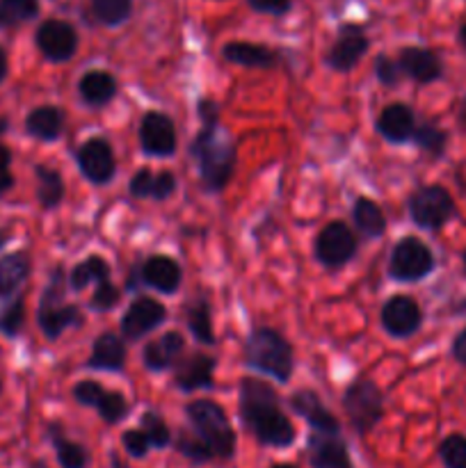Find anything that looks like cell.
<instances>
[{"instance_id": "6da1fadb", "label": "cell", "mask_w": 466, "mask_h": 468, "mask_svg": "<svg viewBox=\"0 0 466 468\" xmlns=\"http://www.w3.org/2000/svg\"><path fill=\"white\" fill-rule=\"evenodd\" d=\"M240 416L245 428L263 446L286 448L295 441V428L283 414L277 391L260 379H242Z\"/></svg>"}, {"instance_id": "7a4b0ae2", "label": "cell", "mask_w": 466, "mask_h": 468, "mask_svg": "<svg viewBox=\"0 0 466 468\" xmlns=\"http://www.w3.org/2000/svg\"><path fill=\"white\" fill-rule=\"evenodd\" d=\"M192 155L199 165L201 181L208 190H222L233 174L236 146L219 128H204L192 142Z\"/></svg>"}, {"instance_id": "3957f363", "label": "cell", "mask_w": 466, "mask_h": 468, "mask_svg": "<svg viewBox=\"0 0 466 468\" xmlns=\"http://www.w3.org/2000/svg\"><path fill=\"white\" fill-rule=\"evenodd\" d=\"M245 361L247 366L270 375L277 382H288L292 375V347L274 329L259 327L249 334L245 346Z\"/></svg>"}, {"instance_id": "277c9868", "label": "cell", "mask_w": 466, "mask_h": 468, "mask_svg": "<svg viewBox=\"0 0 466 468\" xmlns=\"http://www.w3.org/2000/svg\"><path fill=\"white\" fill-rule=\"evenodd\" d=\"M187 419H190L195 434L210 448L213 457L228 460L236 452V434L228 425L227 414L213 400H195L187 405Z\"/></svg>"}, {"instance_id": "5b68a950", "label": "cell", "mask_w": 466, "mask_h": 468, "mask_svg": "<svg viewBox=\"0 0 466 468\" xmlns=\"http://www.w3.org/2000/svg\"><path fill=\"white\" fill-rule=\"evenodd\" d=\"M62 297H64V274L62 270H55L53 279H50L44 297H41L39 315H37L41 332H44V336L50 338V341L62 336L69 327H80L82 324V315L80 311H78V306L67 304Z\"/></svg>"}, {"instance_id": "8992f818", "label": "cell", "mask_w": 466, "mask_h": 468, "mask_svg": "<svg viewBox=\"0 0 466 468\" xmlns=\"http://www.w3.org/2000/svg\"><path fill=\"white\" fill-rule=\"evenodd\" d=\"M343 407L352 428L359 434H368L384 414L382 391L370 379H356L343 396Z\"/></svg>"}, {"instance_id": "52a82bcc", "label": "cell", "mask_w": 466, "mask_h": 468, "mask_svg": "<svg viewBox=\"0 0 466 468\" xmlns=\"http://www.w3.org/2000/svg\"><path fill=\"white\" fill-rule=\"evenodd\" d=\"M455 213L450 195L439 186L420 187L409 199V215L420 229H441Z\"/></svg>"}, {"instance_id": "ba28073f", "label": "cell", "mask_w": 466, "mask_h": 468, "mask_svg": "<svg viewBox=\"0 0 466 468\" xmlns=\"http://www.w3.org/2000/svg\"><path fill=\"white\" fill-rule=\"evenodd\" d=\"M434 268V256L418 238H405L391 254V274L397 282H418Z\"/></svg>"}, {"instance_id": "9c48e42d", "label": "cell", "mask_w": 466, "mask_h": 468, "mask_svg": "<svg viewBox=\"0 0 466 468\" xmlns=\"http://www.w3.org/2000/svg\"><path fill=\"white\" fill-rule=\"evenodd\" d=\"M356 240L343 222H332L320 231L315 240V254L324 268H341L355 256Z\"/></svg>"}, {"instance_id": "30bf717a", "label": "cell", "mask_w": 466, "mask_h": 468, "mask_svg": "<svg viewBox=\"0 0 466 468\" xmlns=\"http://www.w3.org/2000/svg\"><path fill=\"white\" fill-rule=\"evenodd\" d=\"M78 167L87 181L103 186L114 176L112 146L103 137H91L78 151Z\"/></svg>"}, {"instance_id": "8fae6325", "label": "cell", "mask_w": 466, "mask_h": 468, "mask_svg": "<svg viewBox=\"0 0 466 468\" xmlns=\"http://www.w3.org/2000/svg\"><path fill=\"white\" fill-rule=\"evenodd\" d=\"M37 46L50 62H67L78 48V35L67 21H46L37 30Z\"/></svg>"}, {"instance_id": "7c38bea8", "label": "cell", "mask_w": 466, "mask_h": 468, "mask_svg": "<svg viewBox=\"0 0 466 468\" xmlns=\"http://www.w3.org/2000/svg\"><path fill=\"white\" fill-rule=\"evenodd\" d=\"M140 144L149 155H172L176 151V128L163 112H146L140 123Z\"/></svg>"}, {"instance_id": "4fadbf2b", "label": "cell", "mask_w": 466, "mask_h": 468, "mask_svg": "<svg viewBox=\"0 0 466 468\" xmlns=\"http://www.w3.org/2000/svg\"><path fill=\"white\" fill-rule=\"evenodd\" d=\"M167 318V309L160 302L151 300V297H140L128 306L126 315L122 318V334L128 341H140L149 332L164 323Z\"/></svg>"}, {"instance_id": "5bb4252c", "label": "cell", "mask_w": 466, "mask_h": 468, "mask_svg": "<svg viewBox=\"0 0 466 468\" xmlns=\"http://www.w3.org/2000/svg\"><path fill=\"white\" fill-rule=\"evenodd\" d=\"M420 320H423V315H420L418 304L411 297H391L382 309V327L396 338H407L418 332Z\"/></svg>"}, {"instance_id": "9a60e30c", "label": "cell", "mask_w": 466, "mask_h": 468, "mask_svg": "<svg viewBox=\"0 0 466 468\" xmlns=\"http://www.w3.org/2000/svg\"><path fill=\"white\" fill-rule=\"evenodd\" d=\"M368 50V39H365L364 30L356 26H345L338 35L336 44L327 53L324 62L336 71H350L356 67L364 53Z\"/></svg>"}, {"instance_id": "2e32d148", "label": "cell", "mask_w": 466, "mask_h": 468, "mask_svg": "<svg viewBox=\"0 0 466 468\" xmlns=\"http://www.w3.org/2000/svg\"><path fill=\"white\" fill-rule=\"evenodd\" d=\"M309 462L313 468H352V457L338 434H318L309 439Z\"/></svg>"}, {"instance_id": "e0dca14e", "label": "cell", "mask_w": 466, "mask_h": 468, "mask_svg": "<svg viewBox=\"0 0 466 468\" xmlns=\"http://www.w3.org/2000/svg\"><path fill=\"white\" fill-rule=\"evenodd\" d=\"M291 407L297 416L309 420L311 428L318 434H338L341 425H338L336 416L320 402V398L313 391H297L291 398Z\"/></svg>"}, {"instance_id": "ac0fdd59", "label": "cell", "mask_w": 466, "mask_h": 468, "mask_svg": "<svg viewBox=\"0 0 466 468\" xmlns=\"http://www.w3.org/2000/svg\"><path fill=\"white\" fill-rule=\"evenodd\" d=\"M377 131L382 133L384 140L402 144V142H407L409 137H414V112H411L405 103H391L388 108L382 110V114H379Z\"/></svg>"}, {"instance_id": "d6986e66", "label": "cell", "mask_w": 466, "mask_h": 468, "mask_svg": "<svg viewBox=\"0 0 466 468\" xmlns=\"http://www.w3.org/2000/svg\"><path fill=\"white\" fill-rule=\"evenodd\" d=\"M215 359L206 355H190L187 359L178 361L176 387L181 391H196V388L213 387Z\"/></svg>"}, {"instance_id": "ffe728a7", "label": "cell", "mask_w": 466, "mask_h": 468, "mask_svg": "<svg viewBox=\"0 0 466 468\" xmlns=\"http://www.w3.org/2000/svg\"><path fill=\"white\" fill-rule=\"evenodd\" d=\"M140 279L146 286L172 295V292L181 286V268L176 265V261L167 259V256H151V259L142 265Z\"/></svg>"}, {"instance_id": "44dd1931", "label": "cell", "mask_w": 466, "mask_h": 468, "mask_svg": "<svg viewBox=\"0 0 466 468\" xmlns=\"http://www.w3.org/2000/svg\"><path fill=\"white\" fill-rule=\"evenodd\" d=\"M126 364V346L117 334H101L94 341V350H91L87 366L94 370H122Z\"/></svg>"}, {"instance_id": "7402d4cb", "label": "cell", "mask_w": 466, "mask_h": 468, "mask_svg": "<svg viewBox=\"0 0 466 468\" xmlns=\"http://www.w3.org/2000/svg\"><path fill=\"white\" fill-rule=\"evenodd\" d=\"M183 352V336L176 332H167L160 338L151 341L144 347V366L149 370H167L169 366H174V361L178 359V355Z\"/></svg>"}, {"instance_id": "603a6c76", "label": "cell", "mask_w": 466, "mask_h": 468, "mask_svg": "<svg viewBox=\"0 0 466 468\" xmlns=\"http://www.w3.org/2000/svg\"><path fill=\"white\" fill-rule=\"evenodd\" d=\"M400 69L418 82H432L441 76V62L432 50L405 48L400 53Z\"/></svg>"}, {"instance_id": "cb8c5ba5", "label": "cell", "mask_w": 466, "mask_h": 468, "mask_svg": "<svg viewBox=\"0 0 466 468\" xmlns=\"http://www.w3.org/2000/svg\"><path fill=\"white\" fill-rule=\"evenodd\" d=\"M26 128L32 137L44 142L58 140L64 128V114L55 105H41L35 108L26 119Z\"/></svg>"}, {"instance_id": "d4e9b609", "label": "cell", "mask_w": 466, "mask_h": 468, "mask_svg": "<svg viewBox=\"0 0 466 468\" xmlns=\"http://www.w3.org/2000/svg\"><path fill=\"white\" fill-rule=\"evenodd\" d=\"M78 90H80L82 101L87 105L101 108V105L110 103L114 99V94H117V80L108 71H87L80 78Z\"/></svg>"}, {"instance_id": "484cf974", "label": "cell", "mask_w": 466, "mask_h": 468, "mask_svg": "<svg viewBox=\"0 0 466 468\" xmlns=\"http://www.w3.org/2000/svg\"><path fill=\"white\" fill-rule=\"evenodd\" d=\"M30 274V256L26 251H16L0 259V297H9L18 291Z\"/></svg>"}, {"instance_id": "4316f807", "label": "cell", "mask_w": 466, "mask_h": 468, "mask_svg": "<svg viewBox=\"0 0 466 468\" xmlns=\"http://www.w3.org/2000/svg\"><path fill=\"white\" fill-rule=\"evenodd\" d=\"M224 58H227L228 62L254 69H270L274 64L272 50L263 48V46L259 44H245V41H236V44L224 46Z\"/></svg>"}, {"instance_id": "83f0119b", "label": "cell", "mask_w": 466, "mask_h": 468, "mask_svg": "<svg viewBox=\"0 0 466 468\" xmlns=\"http://www.w3.org/2000/svg\"><path fill=\"white\" fill-rule=\"evenodd\" d=\"M352 215H355L356 229L361 231V236L368 238V240H375V238L384 236V231H387V219H384L382 208L375 201L365 199V197L356 199Z\"/></svg>"}, {"instance_id": "f1b7e54d", "label": "cell", "mask_w": 466, "mask_h": 468, "mask_svg": "<svg viewBox=\"0 0 466 468\" xmlns=\"http://www.w3.org/2000/svg\"><path fill=\"white\" fill-rule=\"evenodd\" d=\"M50 441H53L55 455H58L62 468H87V464H90V452L80 443L64 437L59 425H50Z\"/></svg>"}, {"instance_id": "f546056e", "label": "cell", "mask_w": 466, "mask_h": 468, "mask_svg": "<svg viewBox=\"0 0 466 468\" xmlns=\"http://www.w3.org/2000/svg\"><path fill=\"white\" fill-rule=\"evenodd\" d=\"M110 279V265L105 263L101 256H90L87 261L78 263L76 268L71 270L69 274V286L71 291L80 292L82 288H87L90 283H101V282H108Z\"/></svg>"}, {"instance_id": "4dcf8cb0", "label": "cell", "mask_w": 466, "mask_h": 468, "mask_svg": "<svg viewBox=\"0 0 466 468\" xmlns=\"http://www.w3.org/2000/svg\"><path fill=\"white\" fill-rule=\"evenodd\" d=\"M35 174H37V197H39V204L44 206V208H55L64 197L62 176H59L55 169L44 167V165H39V167L35 169Z\"/></svg>"}, {"instance_id": "1f68e13d", "label": "cell", "mask_w": 466, "mask_h": 468, "mask_svg": "<svg viewBox=\"0 0 466 468\" xmlns=\"http://www.w3.org/2000/svg\"><path fill=\"white\" fill-rule=\"evenodd\" d=\"M187 327H190L192 336L199 343H206V346L215 343L213 327H210V311L204 300L190 304V309H187Z\"/></svg>"}, {"instance_id": "d6a6232c", "label": "cell", "mask_w": 466, "mask_h": 468, "mask_svg": "<svg viewBox=\"0 0 466 468\" xmlns=\"http://www.w3.org/2000/svg\"><path fill=\"white\" fill-rule=\"evenodd\" d=\"M132 0H91L96 18L105 26H119L131 14Z\"/></svg>"}, {"instance_id": "836d02e7", "label": "cell", "mask_w": 466, "mask_h": 468, "mask_svg": "<svg viewBox=\"0 0 466 468\" xmlns=\"http://www.w3.org/2000/svg\"><path fill=\"white\" fill-rule=\"evenodd\" d=\"M37 14V0H0V26H16Z\"/></svg>"}, {"instance_id": "e575fe53", "label": "cell", "mask_w": 466, "mask_h": 468, "mask_svg": "<svg viewBox=\"0 0 466 468\" xmlns=\"http://www.w3.org/2000/svg\"><path fill=\"white\" fill-rule=\"evenodd\" d=\"M439 455L446 468H466V437L450 434L439 446Z\"/></svg>"}, {"instance_id": "d590c367", "label": "cell", "mask_w": 466, "mask_h": 468, "mask_svg": "<svg viewBox=\"0 0 466 468\" xmlns=\"http://www.w3.org/2000/svg\"><path fill=\"white\" fill-rule=\"evenodd\" d=\"M140 430L146 434L151 448H167L169 441H172V434H169L167 423H164L158 414H154V411H146V414L142 416Z\"/></svg>"}, {"instance_id": "8d00e7d4", "label": "cell", "mask_w": 466, "mask_h": 468, "mask_svg": "<svg viewBox=\"0 0 466 468\" xmlns=\"http://www.w3.org/2000/svg\"><path fill=\"white\" fill-rule=\"evenodd\" d=\"M96 411H99V416L105 420V423L114 425L128 414V402L122 393L105 391L103 398H101V402L96 405Z\"/></svg>"}, {"instance_id": "74e56055", "label": "cell", "mask_w": 466, "mask_h": 468, "mask_svg": "<svg viewBox=\"0 0 466 468\" xmlns=\"http://www.w3.org/2000/svg\"><path fill=\"white\" fill-rule=\"evenodd\" d=\"M414 140L420 149H425L432 155H439L443 151V146H446V133L439 131L434 123H423V126H418L414 131Z\"/></svg>"}, {"instance_id": "f35d334b", "label": "cell", "mask_w": 466, "mask_h": 468, "mask_svg": "<svg viewBox=\"0 0 466 468\" xmlns=\"http://www.w3.org/2000/svg\"><path fill=\"white\" fill-rule=\"evenodd\" d=\"M178 452H181L183 457H187L190 462H195V464H204V462L213 460V452H210V448L206 446L204 441H201L199 437H187V434H183L181 439H178Z\"/></svg>"}, {"instance_id": "ab89813d", "label": "cell", "mask_w": 466, "mask_h": 468, "mask_svg": "<svg viewBox=\"0 0 466 468\" xmlns=\"http://www.w3.org/2000/svg\"><path fill=\"white\" fill-rule=\"evenodd\" d=\"M23 320H26V309H23V300L18 297V300L14 302L12 306H7V309L3 311V315H0V332H3L5 336H16L23 327Z\"/></svg>"}, {"instance_id": "60d3db41", "label": "cell", "mask_w": 466, "mask_h": 468, "mask_svg": "<svg viewBox=\"0 0 466 468\" xmlns=\"http://www.w3.org/2000/svg\"><path fill=\"white\" fill-rule=\"evenodd\" d=\"M122 443L123 448H126L128 455L135 457V460H142V457L149 455L151 451L149 439H146V434L142 432V430H126V432L122 434Z\"/></svg>"}, {"instance_id": "b9f144b4", "label": "cell", "mask_w": 466, "mask_h": 468, "mask_svg": "<svg viewBox=\"0 0 466 468\" xmlns=\"http://www.w3.org/2000/svg\"><path fill=\"white\" fill-rule=\"evenodd\" d=\"M119 302V291L112 282H101L96 283V291L91 295V309L94 311H108L112 309L114 304Z\"/></svg>"}, {"instance_id": "7bdbcfd3", "label": "cell", "mask_w": 466, "mask_h": 468, "mask_svg": "<svg viewBox=\"0 0 466 468\" xmlns=\"http://www.w3.org/2000/svg\"><path fill=\"white\" fill-rule=\"evenodd\" d=\"M105 388L101 387V384L91 382V379H85V382H78L76 388H73V398H76L80 405L85 407H94L101 402V398H103Z\"/></svg>"}, {"instance_id": "ee69618b", "label": "cell", "mask_w": 466, "mask_h": 468, "mask_svg": "<svg viewBox=\"0 0 466 468\" xmlns=\"http://www.w3.org/2000/svg\"><path fill=\"white\" fill-rule=\"evenodd\" d=\"M174 190H176V178H174L172 172H160L151 176L149 197H154V199H167L169 195H174Z\"/></svg>"}, {"instance_id": "f6af8a7d", "label": "cell", "mask_w": 466, "mask_h": 468, "mask_svg": "<svg viewBox=\"0 0 466 468\" xmlns=\"http://www.w3.org/2000/svg\"><path fill=\"white\" fill-rule=\"evenodd\" d=\"M375 71H377L379 82H384V85H396L397 82V64L391 62L387 55L377 58V62H375Z\"/></svg>"}, {"instance_id": "bcb514c9", "label": "cell", "mask_w": 466, "mask_h": 468, "mask_svg": "<svg viewBox=\"0 0 466 468\" xmlns=\"http://www.w3.org/2000/svg\"><path fill=\"white\" fill-rule=\"evenodd\" d=\"M9 163H12V154H9L7 146L0 144V195L7 192L14 186V176L9 172Z\"/></svg>"}, {"instance_id": "7dc6e473", "label": "cell", "mask_w": 466, "mask_h": 468, "mask_svg": "<svg viewBox=\"0 0 466 468\" xmlns=\"http://www.w3.org/2000/svg\"><path fill=\"white\" fill-rule=\"evenodd\" d=\"M256 12L265 14H286L291 9V0H247Z\"/></svg>"}, {"instance_id": "c3c4849f", "label": "cell", "mask_w": 466, "mask_h": 468, "mask_svg": "<svg viewBox=\"0 0 466 468\" xmlns=\"http://www.w3.org/2000/svg\"><path fill=\"white\" fill-rule=\"evenodd\" d=\"M199 119L204 123V128H217V105L210 103V101H201Z\"/></svg>"}, {"instance_id": "681fc988", "label": "cell", "mask_w": 466, "mask_h": 468, "mask_svg": "<svg viewBox=\"0 0 466 468\" xmlns=\"http://www.w3.org/2000/svg\"><path fill=\"white\" fill-rule=\"evenodd\" d=\"M452 355L460 364H466V329L455 338V346H452Z\"/></svg>"}, {"instance_id": "f907efd6", "label": "cell", "mask_w": 466, "mask_h": 468, "mask_svg": "<svg viewBox=\"0 0 466 468\" xmlns=\"http://www.w3.org/2000/svg\"><path fill=\"white\" fill-rule=\"evenodd\" d=\"M5 76H7V55L0 48V82L5 80Z\"/></svg>"}, {"instance_id": "816d5d0a", "label": "cell", "mask_w": 466, "mask_h": 468, "mask_svg": "<svg viewBox=\"0 0 466 468\" xmlns=\"http://www.w3.org/2000/svg\"><path fill=\"white\" fill-rule=\"evenodd\" d=\"M460 123L466 128V99L461 101V108H460Z\"/></svg>"}, {"instance_id": "f5cc1de1", "label": "cell", "mask_w": 466, "mask_h": 468, "mask_svg": "<svg viewBox=\"0 0 466 468\" xmlns=\"http://www.w3.org/2000/svg\"><path fill=\"white\" fill-rule=\"evenodd\" d=\"M460 39H461V44H464V48H466V26L461 27V32H460Z\"/></svg>"}, {"instance_id": "db71d44e", "label": "cell", "mask_w": 466, "mask_h": 468, "mask_svg": "<svg viewBox=\"0 0 466 468\" xmlns=\"http://www.w3.org/2000/svg\"><path fill=\"white\" fill-rule=\"evenodd\" d=\"M30 468H48V466H46L44 462H35V464H32Z\"/></svg>"}, {"instance_id": "11a10c76", "label": "cell", "mask_w": 466, "mask_h": 468, "mask_svg": "<svg viewBox=\"0 0 466 468\" xmlns=\"http://www.w3.org/2000/svg\"><path fill=\"white\" fill-rule=\"evenodd\" d=\"M272 468H297V466H291V464H277V466H272Z\"/></svg>"}, {"instance_id": "9f6ffc18", "label": "cell", "mask_w": 466, "mask_h": 468, "mask_svg": "<svg viewBox=\"0 0 466 468\" xmlns=\"http://www.w3.org/2000/svg\"><path fill=\"white\" fill-rule=\"evenodd\" d=\"M464 268H466V251H464Z\"/></svg>"}, {"instance_id": "6f0895ef", "label": "cell", "mask_w": 466, "mask_h": 468, "mask_svg": "<svg viewBox=\"0 0 466 468\" xmlns=\"http://www.w3.org/2000/svg\"><path fill=\"white\" fill-rule=\"evenodd\" d=\"M0 391H3V384H0Z\"/></svg>"}]
</instances>
